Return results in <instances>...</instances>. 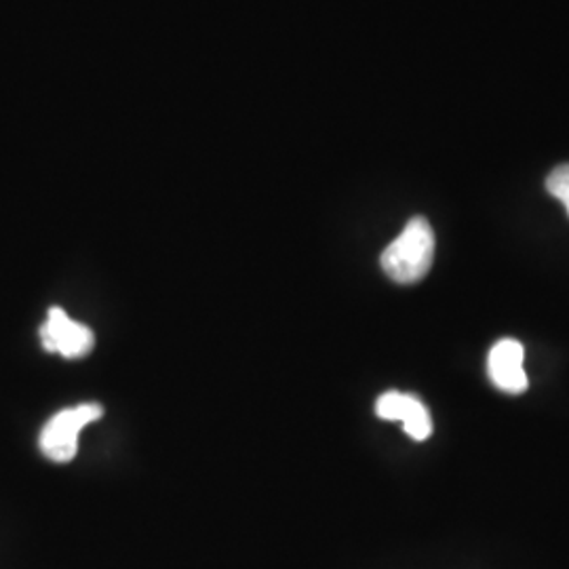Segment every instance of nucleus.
Returning a JSON list of instances; mask_svg holds the SVG:
<instances>
[{
  "instance_id": "nucleus-1",
  "label": "nucleus",
  "mask_w": 569,
  "mask_h": 569,
  "mask_svg": "<svg viewBox=\"0 0 569 569\" xmlns=\"http://www.w3.org/2000/svg\"><path fill=\"white\" fill-rule=\"evenodd\" d=\"M435 260V232L427 218H411L403 232L388 244L380 264L388 277L399 284L422 281Z\"/></svg>"
},
{
  "instance_id": "nucleus-2",
  "label": "nucleus",
  "mask_w": 569,
  "mask_h": 569,
  "mask_svg": "<svg viewBox=\"0 0 569 569\" xmlns=\"http://www.w3.org/2000/svg\"><path fill=\"white\" fill-rule=\"evenodd\" d=\"M103 416V407L98 403H82L68 407L56 413L41 432L42 453L53 462H70L79 453V437L82 428Z\"/></svg>"
},
{
  "instance_id": "nucleus-3",
  "label": "nucleus",
  "mask_w": 569,
  "mask_h": 569,
  "mask_svg": "<svg viewBox=\"0 0 569 569\" xmlns=\"http://www.w3.org/2000/svg\"><path fill=\"white\" fill-rule=\"evenodd\" d=\"M41 342L44 350L61 355L66 359H81L96 346V336L87 326L72 321L66 310L53 306L41 327Z\"/></svg>"
},
{
  "instance_id": "nucleus-4",
  "label": "nucleus",
  "mask_w": 569,
  "mask_h": 569,
  "mask_svg": "<svg viewBox=\"0 0 569 569\" xmlns=\"http://www.w3.org/2000/svg\"><path fill=\"white\" fill-rule=\"evenodd\" d=\"M376 413L382 420L403 422L407 435L416 441H425L432 432L430 413L425 403L413 395L397 392V390L385 392L376 403Z\"/></svg>"
},
{
  "instance_id": "nucleus-5",
  "label": "nucleus",
  "mask_w": 569,
  "mask_h": 569,
  "mask_svg": "<svg viewBox=\"0 0 569 569\" xmlns=\"http://www.w3.org/2000/svg\"><path fill=\"white\" fill-rule=\"evenodd\" d=\"M523 355H526L523 346L510 338L500 340L491 348L488 357V373L493 387L510 395L526 392L528 376L523 369Z\"/></svg>"
},
{
  "instance_id": "nucleus-6",
  "label": "nucleus",
  "mask_w": 569,
  "mask_h": 569,
  "mask_svg": "<svg viewBox=\"0 0 569 569\" xmlns=\"http://www.w3.org/2000/svg\"><path fill=\"white\" fill-rule=\"evenodd\" d=\"M547 190L557 201L563 203L569 216V163L559 164L557 169L550 171V176L547 178Z\"/></svg>"
}]
</instances>
